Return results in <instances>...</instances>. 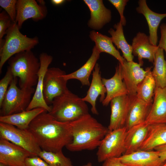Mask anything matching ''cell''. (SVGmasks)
Masks as SVG:
<instances>
[{
	"instance_id": "6da1fadb",
	"label": "cell",
	"mask_w": 166,
	"mask_h": 166,
	"mask_svg": "<svg viewBox=\"0 0 166 166\" xmlns=\"http://www.w3.org/2000/svg\"><path fill=\"white\" fill-rule=\"evenodd\" d=\"M28 129L42 150L53 152L62 150L72 140L70 122L58 121L46 111L36 117Z\"/></svg>"
},
{
	"instance_id": "7a4b0ae2",
	"label": "cell",
	"mask_w": 166,
	"mask_h": 166,
	"mask_svg": "<svg viewBox=\"0 0 166 166\" xmlns=\"http://www.w3.org/2000/svg\"><path fill=\"white\" fill-rule=\"evenodd\" d=\"M70 123L72 140L66 147L71 152L95 149L109 131L89 113Z\"/></svg>"
},
{
	"instance_id": "3957f363",
	"label": "cell",
	"mask_w": 166,
	"mask_h": 166,
	"mask_svg": "<svg viewBox=\"0 0 166 166\" xmlns=\"http://www.w3.org/2000/svg\"><path fill=\"white\" fill-rule=\"evenodd\" d=\"M8 66L14 77H18L21 89L33 88L36 85L40 63L31 50L18 53L8 60Z\"/></svg>"
},
{
	"instance_id": "277c9868",
	"label": "cell",
	"mask_w": 166,
	"mask_h": 166,
	"mask_svg": "<svg viewBox=\"0 0 166 166\" xmlns=\"http://www.w3.org/2000/svg\"><path fill=\"white\" fill-rule=\"evenodd\" d=\"M49 113L57 121L66 122L73 121L89 113L86 102L69 89L55 98Z\"/></svg>"
},
{
	"instance_id": "5b68a950",
	"label": "cell",
	"mask_w": 166,
	"mask_h": 166,
	"mask_svg": "<svg viewBox=\"0 0 166 166\" xmlns=\"http://www.w3.org/2000/svg\"><path fill=\"white\" fill-rule=\"evenodd\" d=\"M16 22H12L6 31L5 41L0 49V73L6 62L19 53L31 49L39 43L38 38L23 34Z\"/></svg>"
},
{
	"instance_id": "8992f818",
	"label": "cell",
	"mask_w": 166,
	"mask_h": 166,
	"mask_svg": "<svg viewBox=\"0 0 166 166\" xmlns=\"http://www.w3.org/2000/svg\"><path fill=\"white\" fill-rule=\"evenodd\" d=\"M17 78L12 80L0 105V116H5L26 110L35 91L34 88L21 89L17 85Z\"/></svg>"
},
{
	"instance_id": "52a82bcc",
	"label": "cell",
	"mask_w": 166,
	"mask_h": 166,
	"mask_svg": "<svg viewBox=\"0 0 166 166\" xmlns=\"http://www.w3.org/2000/svg\"><path fill=\"white\" fill-rule=\"evenodd\" d=\"M126 132L125 127L109 131L98 148L96 155L99 162L123 154Z\"/></svg>"
},
{
	"instance_id": "ba28073f",
	"label": "cell",
	"mask_w": 166,
	"mask_h": 166,
	"mask_svg": "<svg viewBox=\"0 0 166 166\" xmlns=\"http://www.w3.org/2000/svg\"><path fill=\"white\" fill-rule=\"evenodd\" d=\"M0 137L38 156L42 149L34 136L28 129H22L9 124L0 122Z\"/></svg>"
},
{
	"instance_id": "9c48e42d",
	"label": "cell",
	"mask_w": 166,
	"mask_h": 166,
	"mask_svg": "<svg viewBox=\"0 0 166 166\" xmlns=\"http://www.w3.org/2000/svg\"><path fill=\"white\" fill-rule=\"evenodd\" d=\"M66 72L59 68H48L44 76L43 95L45 101L48 105L51 104L53 99L66 91L67 81L63 76Z\"/></svg>"
},
{
	"instance_id": "30bf717a",
	"label": "cell",
	"mask_w": 166,
	"mask_h": 166,
	"mask_svg": "<svg viewBox=\"0 0 166 166\" xmlns=\"http://www.w3.org/2000/svg\"><path fill=\"white\" fill-rule=\"evenodd\" d=\"M141 65L133 61H127L125 60L121 64V72L123 80L131 97L136 96L137 87L144 78L148 72L147 68L144 70Z\"/></svg>"
},
{
	"instance_id": "8fae6325",
	"label": "cell",
	"mask_w": 166,
	"mask_h": 166,
	"mask_svg": "<svg viewBox=\"0 0 166 166\" xmlns=\"http://www.w3.org/2000/svg\"><path fill=\"white\" fill-rule=\"evenodd\" d=\"M39 60L40 66L38 73V79L36 89L26 110L42 108L49 113L51 110V107L45 102L43 95V81L45 74L53 61V57L45 53H42L40 55Z\"/></svg>"
},
{
	"instance_id": "7c38bea8",
	"label": "cell",
	"mask_w": 166,
	"mask_h": 166,
	"mask_svg": "<svg viewBox=\"0 0 166 166\" xmlns=\"http://www.w3.org/2000/svg\"><path fill=\"white\" fill-rule=\"evenodd\" d=\"M35 156L24 148L6 140L0 139V163L9 166H25L28 157Z\"/></svg>"
},
{
	"instance_id": "4fadbf2b",
	"label": "cell",
	"mask_w": 166,
	"mask_h": 166,
	"mask_svg": "<svg viewBox=\"0 0 166 166\" xmlns=\"http://www.w3.org/2000/svg\"><path fill=\"white\" fill-rule=\"evenodd\" d=\"M15 20L20 29L25 21L31 18L35 21L45 18L47 14L45 5L38 4L34 0H18L16 4Z\"/></svg>"
},
{
	"instance_id": "5bb4252c",
	"label": "cell",
	"mask_w": 166,
	"mask_h": 166,
	"mask_svg": "<svg viewBox=\"0 0 166 166\" xmlns=\"http://www.w3.org/2000/svg\"><path fill=\"white\" fill-rule=\"evenodd\" d=\"M132 98L126 95L115 97L111 101V113L108 127L109 131L125 127Z\"/></svg>"
},
{
	"instance_id": "9a60e30c",
	"label": "cell",
	"mask_w": 166,
	"mask_h": 166,
	"mask_svg": "<svg viewBox=\"0 0 166 166\" xmlns=\"http://www.w3.org/2000/svg\"><path fill=\"white\" fill-rule=\"evenodd\" d=\"M122 163L129 166H161L162 162L158 152L154 150H138L118 158Z\"/></svg>"
},
{
	"instance_id": "2e32d148",
	"label": "cell",
	"mask_w": 166,
	"mask_h": 166,
	"mask_svg": "<svg viewBox=\"0 0 166 166\" xmlns=\"http://www.w3.org/2000/svg\"><path fill=\"white\" fill-rule=\"evenodd\" d=\"M100 69L99 65L97 63L93 71L89 88L86 96L82 98L83 101L91 105L92 113L97 115L98 114L96 106L97 99L100 96V101L102 103L105 98L106 93V88L102 81Z\"/></svg>"
},
{
	"instance_id": "e0dca14e",
	"label": "cell",
	"mask_w": 166,
	"mask_h": 166,
	"mask_svg": "<svg viewBox=\"0 0 166 166\" xmlns=\"http://www.w3.org/2000/svg\"><path fill=\"white\" fill-rule=\"evenodd\" d=\"M89 8L90 17L88 26L91 29L99 30L111 20V10L104 6L102 0H84Z\"/></svg>"
},
{
	"instance_id": "ac0fdd59",
	"label": "cell",
	"mask_w": 166,
	"mask_h": 166,
	"mask_svg": "<svg viewBox=\"0 0 166 166\" xmlns=\"http://www.w3.org/2000/svg\"><path fill=\"white\" fill-rule=\"evenodd\" d=\"M115 72L111 78H102V82L106 90L105 98L102 104L107 106L114 98L121 96L128 95V92L124 83L122 75L121 63L119 62L115 68Z\"/></svg>"
},
{
	"instance_id": "d6986e66",
	"label": "cell",
	"mask_w": 166,
	"mask_h": 166,
	"mask_svg": "<svg viewBox=\"0 0 166 166\" xmlns=\"http://www.w3.org/2000/svg\"><path fill=\"white\" fill-rule=\"evenodd\" d=\"M145 122L148 125L166 123V87H156L152 105Z\"/></svg>"
},
{
	"instance_id": "ffe728a7",
	"label": "cell",
	"mask_w": 166,
	"mask_h": 166,
	"mask_svg": "<svg viewBox=\"0 0 166 166\" xmlns=\"http://www.w3.org/2000/svg\"><path fill=\"white\" fill-rule=\"evenodd\" d=\"M131 46L132 54L138 57L139 63L141 66L143 64V59H147L153 63L158 47L151 43L149 36L144 33L138 32L133 38Z\"/></svg>"
},
{
	"instance_id": "44dd1931",
	"label": "cell",
	"mask_w": 166,
	"mask_h": 166,
	"mask_svg": "<svg viewBox=\"0 0 166 166\" xmlns=\"http://www.w3.org/2000/svg\"><path fill=\"white\" fill-rule=\"evenodd\" d=\"M149 128V125L144 122L127 130L123 155H128L139 150L147 136Z\"/></svg>"
},
{
	"instance_id": "7402d4cb",
	"label": "cell",
	"mask_w": 166,
	"mask_h": 166,
	"mask_svg": "<svg viewBox=\"0 0 166 166\" xmlns=\"http://www.w3.org/2000/svg\"><path fill=\"white\" fill-rule=\"evenodd\" d=\"M152 104V103L146 102L136 96L132 98L125 126L127 130L145 121Z\"/></svg>"
},
{
	"instance_id": "603a6c76",
	"label": "cell",
	"mask_w": 166,
	"mask_h": 166,
	"mask_svg": "<svg viewBox=\"0 0 166 166\" xmlns=\"http://www.w3.org/2000/svg\"><path fill=\"white\" fill-rule=\"evenodd\" d=\"M138 3L139 6L136 10L138 13L142 14L146 20L149 27L150 42L153 45L157 46L158 28L161 21L166 17V13L153 12L148 7L145 0H140Z\"/></svg>"
},
{
	"instance_id": "cb8c5ba5",
	"label": "cell",
	"mask_w": 166,
	"mask_h": 166,
	"mask_svg": "<svg viewBox=\"0 0 166 166\" xmlns=\"http://www.w3.org/2000/svg\"><path fill=\"white\" fill-rule=\"evenodd\" d=\"M100 53L94 46L90 57L85 63L78 70L64 75V78L67 81L72 79H77L81 82L82 85L89 86V77L99 58Z\"/></svg>"
},
{
	"instance_id": "d4e9b609",
	"label": "cell",
	"mask_w": 166,
	"mask_h": 166,
	"mask_svg": "<svg viewBox=\"0 0 166 166\" xmlns=\"http://www.w3.org/2000/svg\"><path fill=\"white\" fill-rule=\"evenodd\" d=\"M45 111L43 108H37L9 115L0 116V122L13 125L21 129H28L32 121Z\"/></svg>"
},
{
	"instance_id": "484cf974",
	"label": "cell",
	"mask_w": 166,
	"mask_h": 166,
	"mask_svg": "<svg viewBox=\"0 0 166 166\" xmlns=\"http://www.w3.org/2000/svg\"><path fill=\"white\" fill-rule=\"evenodd\" d=\"M166 144V123L149 125L147 136L139 149L153 150L156 148Z\"/></svg>"
},
{
	"instance_id": "4316f807",
	"label": "cell",
	"mask_w": 166,
	"mask_h": 166,
	"mask_svg": "<svg viewBox=\"0 0 166 166\" xmlns=\"http://www.w3.org/2000/svg\"><path fill=\"white\" fill-rule=\"evenodd\" d=\"M89 37L94 42L95 46L101 53L104 52L108 53L116 58L121 64L123 63L125 59L113 45L111 37L93 30L90 31Z\"/></svg>"
},
{
	"instance_id": "83f0119b",
	"label": "cell",
	"mask_w": 166,
	"mask_h": 166,
	"mask_svg": "<svg viewBox=\"0 0 166 166\" xmlns=\"http://www.w3.org/2000/svg\"><path fill=\"white\" fill-rule=\"evenodd\" d=\"M113 27L115 30L111 28L108 31L111 36V38L113 43L121 51L123 57L127 61H133L134 56L132 47L127 42L124 37L123 26L119 22L115 24Z\"/></svg>"
},
{
	"instance_id": "f1b7e54d",
	"label": "cell",
	"mask_w": 166,
	"mask_h": 166,
	"mask_svg": "<svg viewBox=\"0 0 166 166\" xmlns=\"http://www.w3.org/2000/svg\"><path fill=\"white\" fill-rule=\"evenodd\" d=\"M154 67L152 71L156 87H166V61L164 58V50L158 47L155 53Z\"/></svg>"
},
{
	"instance_id": "f546056e",
	"label": "cell",
	"mask_w": 166,
	"mask_h": 166,
	"mask_svg": "<svg viewBox=\"0 0 166 166\" xmlns=\"http://www.w3.org/2000/svg\"><path fill=\"white\" fill-rule=\"evenodd\" d=\"M148 68L147 74L138 86L136 97L146 102L152 103L156 84L151 71V67Z\"/></svg>"
},
{
	"instance_id": "4dcf8cb0",
	"label": "cell",
	"mask_w": 166,
	"mask_h": 166,
	"mask_svg": "<svg viewBox=\"0 0 166 166\" xmlns=\"http://www.w3.org/2000/svg\"><path fill=\"white\" fill-rule=\"evenodd\" d=\"M38 156L50 166H73L70 159L65 156L62 150L53 152L42 150Z\"/></svg>"
},
{
	"instance_id": "1f68e13d",
	"label": "cell",
	"mask_w": 166,
	"mask_h": 166,
	"mask_svg": "<svg viewBox=\"0 0 166 166\" xmlns=\"http://www.w3.org/2000/svg\"><path fill=\"white\" fill-rule=\"evenodd\" d=\"M12 22L10 16L4 10L0 13V49L4 44L5 40L2 39L6 31L11 25Z\"/></svg>"
},
{
	"instance_id": "d6a6232c",
	"label": "cell",
	"mask_w": 166,
	"mask_h": 166,
	"mask_svg": "<svg viewBox=\"0 0 166 166\" xmlns=\"http://www.w3.org/2000/svg\"><path fill=\"white\" fill-rule=\"evenodd\" d=\"M13 75L10 68L8 67L4 77L0 81V105L12 80Z\"/></svg>"
},
{
	"instance_id": "836d02e7",
	"label": "cell",
	"mask_w": 166,
	"mask_h": 166,
	"mask_svg": "<svg viewBox=\"0 0 166 166\" xmlns=\"http://www.w3.org/2000/svg\"><path fill=\"white\" fill-rule=\"evenodd\" d=\"M17 2L16 0H0V6L4 9L13 22H15Z\"/></svg>"
},
{
	"instance_id": "e575fe53",
	"label": "cell",
	"mask_w": 166,
	"mask_h": 166,
	"mask_svg": "<svg viewBox=\"0 0 166 166\" xmlns=\"http://www.w3.org/2000/svg\"><path fill=\"white\" fill-rule=\"evenodd\" d=\"M109 1L115 7L118 12L120 17V22L123 26L126 24V20L124 15V11L128 0H109Z\"/></svg>"
},
{
	"instance_id": "d590c367",
	"label": "cell",
	"mask_w": 166,
	"mask_h": 166,
	"mask_svg": "<svg viewBox=\"0 0 166 166\" xmlns=\"http://www.w3.org/2000/svg\"><path fill=\"white\" fill-rule=\"evenodd\" d=\"M25 166H50V165L38 156H35L27 158L25 161Z\"/></svg>"
},
{
	"instance_id": "8d00e7d4",
	"label": "cell",
	"mask_w": 166,
	"mask_h": 166,
	"mask_svg": "<svg viewBox=\"0 0 166 166\" xmlns=\"http://www.w3.org/2000/svg\"><path fill=\"white\" fill-rule=\"evenodd\" d=\"M161 38L157 45L159 48L164 50L166 54V24L163 23L160 26Z\"/></svg>"
},
{
	"instance_id": "74e56055",
	"label": "cell",
	"mask_w": 166,
	"mask_h": 166,
	"mask_svg": "<svg viewBox=\"0 0 166 166\" xmlns=\"http://www.w3.org/2000/svg\"><path fill=\"white\" fill-rule=\"evenodd\" d=\"M102 166H129L121 162L118 158L108 159L104 162Z\"/></svg>"
},
{
	"instance_id": "f35d334b",
	"label": "cell",
	"mask_w": 166,
	"mask_h": 166,
	"mask_svg": "<svg viewBox=\"0 0 166 166\" xmlns=\"http://www.w3.org/2000/svg\"><path fill=\"white\" fill-rule=\"evenodd\" d=\"M154 150L159 153L161 161L165 163L166 161V144L159 146L154 148Z\"/></svg>"
},
{
	"instance_id": "ab89813d",
	"label": "cell",
	"mask_w": 166,
	"mask_h": 166,
	"mask_svg": "<svg viewBox=\"0 0 166 166\" xmlns=\"http://www.w3.org/2000/svg\"><path fill=\"white\" fill-rule=\"evenodd\" d=\"M65 0H51V2L53 5L55 6L60 5L65 2Z\"/></svg>"
},
{
	"instance_id": "60d3db41",
	"label": "cell",
	"mask_w": 166,
	"mask_h": 166,
	"mask_svg": "<svg viewBox=\"0 0 166 166\" xmlns=\"http://www.w3.org/2000/svg\"><path fill=\"white\" fill-rule=\"evenodd\" d=\"M38 2H39V4L42 5H45V2L43 0H38Z\"/></svg>"
},
{
	"instance_id": "b9f144b4",
	"label": "cell",
	"mask_w": 166,
	"mask_h": 166,
	"mask_svg": "<svg viewBox=\"0 0 166 166\" xmlns=\"http://www.w3.org/2000/svg\"><path fill=\"white\" fill-rule=\"evenodd\" d=\"M82 166H93L92 163L90 162H89L87 163V164L84 165H82Z\"/></svg>"
},
{
	"instance_id": "7bdbcfd3",
	"label": "cell",
	"mask_w": 166,
	"mask_h": 166,
	"mask_svg": "<svg viewBox=\"0 0 166 166\" xmlns=\"http://www.w3.org/2000/svg\"><path fill=\"white\" fill-rule=\"evenodd\" d=\"M0 166H9L2 163H0Z\"/></svg>"
},
{
	"instance_id": "ee69618b",
	"label": "cell",
	"mask_w": 166,
	"mask_h": 166,
	"mask_svg": "<svg viewBox=\"0 0 166 166\" xmlns=\"http://www.w3.org/2000/svg\"><path fill=\"white\" fill-rule=\"evenodd\" d=\"M161 166H166V162L165 163L163 164Z\"/></svg>"
}]
</instances>
